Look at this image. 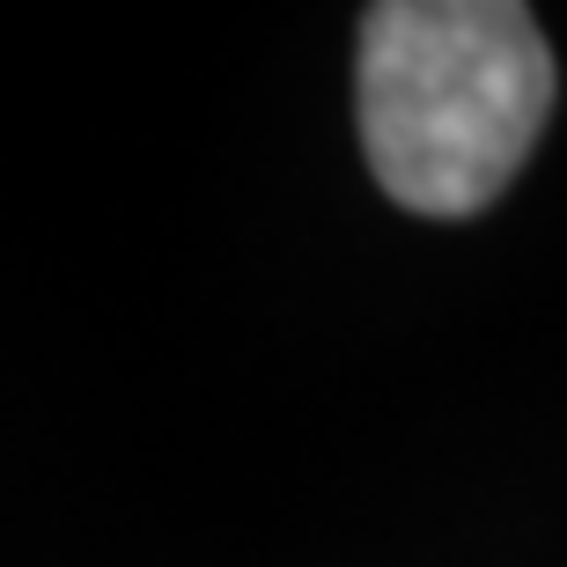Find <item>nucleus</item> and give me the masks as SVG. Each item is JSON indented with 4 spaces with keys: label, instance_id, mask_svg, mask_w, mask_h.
<instances>
[{
    "label": "nucleus",
    "instance_id": "f257e3e1",
    "mask_svg": "<svg viewBox=\"0 0 567 567\" xmlns=\"http://www.w3.org/2000/svg\"><path fill=\"white\" fill-rule=\"evenodd\" d=\"M553 44L516 0H383L361 16V155L405 214H480L553 118Z\"/></svg>",
    "mask_w": 567,
    "mask_h": 567
}]
</instances>
